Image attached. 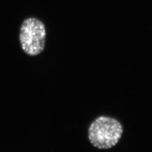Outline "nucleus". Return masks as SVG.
Segmentation results:
<instances>
[{"instance_id":"nucleus-1","label":"nucleus","mask_w":152,"mask_h":152,"mask_svg":"<svg viewBox=\"0 0 152 152\" xmlns=\"http://www.w3.org/2000/svg\"><path fill=\"white\" fill-rule=\"evenodd\" d=\"M123 134L122 124L116 118L102 115L97 117L88 128V139L91 145L100 150L115 146Z\"/></svg>"},{"instance_id":"nucleus-2","label":"nucleus","mask_w":152,"mask_h":152,"mask_svg":"<svg viewBox=\"0 0 152 152\" xmlns=\"http://www.w3.org/2000/svg\"><path fill=\"white\" fill-rule=\"evenodd\" d=\"M46 31L44 23L34 17H28L22 23L19 40L22 50L29 56H37L44 51Z\"/></svg>"}]
</instances>
